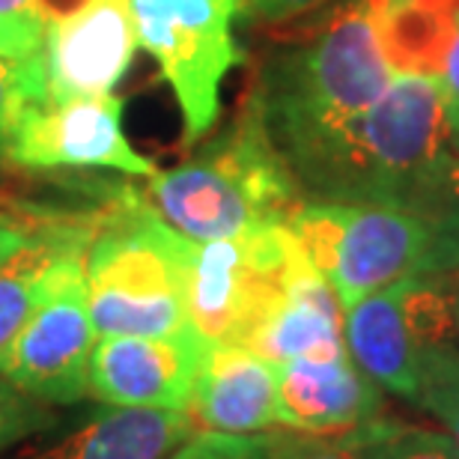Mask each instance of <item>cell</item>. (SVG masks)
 <instances>
[{"mask_svg": "<svg viewBox=\"0 0 459 459\" xmlns=\"http://www.w3.org/2000/svg\"><path fill=\"white\" fill-rule=\"evenodd\" d=\"M269 459H361L358 429L332 436L296 433V429L269 433Z\"/></svg>", "mask_w": 459, "mask_h": 459, "instance_id": "cell-24", "label": "cell"}, {"mask_svg": "<svg viewBox=\"0 0 459 459\" xmlns=\"http://www.w3.org/2000/svg\"><path fill=\"white\" fill-rule=\"evenodd\" d=\"M382 388L349 355L278 364V424L296 433H349L379 418Z\"/></svg>", "mask_w": 459, "mask_h": 459, "instance_id": "cell-14", "label": "cell"}, {"mask_svg": "<svg viewBox=\"0 0 459 459\" xmlns=\"http://www.w3.org/2000/svg\"><path fill=\"white\" fill-rule=\"evenodd\" d=\"M456 332V296L438 274H411L346 307V349L361 373L382 391L418 400L420 355L451 343Z\"/></svg>", "mask_w": 459, "mask_h": 459, "instance_id": "cell-8", "label": "cell"}, {"mask_svg": "<svg viewBox=\"0 0 459 459\" xmlns=\"http://www.w3.org/2000/svg\"><path fill=\"white\" fill-rule=\"evenodd\" d=\"M93 227H48L33 233L30 245L0 265V367L45 299L81 269Z\"/></svg>", "mask_w": 459, "mask_h": 459, "instance_id": "cell-17", "label": "cell"}, {"mask_svg": "<svg viewBox=\"0 0 459 459\" xmlns=\"http://www.w3.org/2000/svg\"><path fill=\"white\" fill-rule=\"evenodd\" d=\"M60 420L54 406L24 394L0 373V456L36 436L51 433L54 427H60Z\"/></svg>", "mask_w": 459, "mask_h": 459, "instance_id": "cell-22", "label": "cell"}, {"mask_svg": "<svg viewBox=\"0 0 459 459\" xmlns=\"http://www.w3.org/2000/svg\"><path fill=\"white\" fill-rule=\"evenodd\" d=\"M13 78H9V69L6 63L0 60V155L6 152V143H9V123H13Z\"/></svg>", "mask_w": 459, "mask_h": 459, "instance_id": "cell-29", "label": "cell"}, {"mask_svg": "<svg viewBox=\"0 0 459 459\" xmlns=\"http://www.w3.org/2000/svg\"><path fill=\"white\" fill-rule=\"evenodd\" d=\"M394 81L373 0H343L314 30L263 63L251 102L283 161L367 111Z\"/></svg>", "mask_w": 459, "mask_h": 459, "instance_id": "cell-2", "label": "cell"}, {"mask_svg": "<svg viewBox=\"0 0 459 459\" xmlns=\"http://www.w3.org/2000/svg\"><path fill=\"white\" fill-rule=\"evenodd\" d=\"M373 15L394 75H442L459 36V0H373Z\"/></svg>", "mask_w": 459, "mask_h": 459, "instance_id": "cell-18", "label": "cell"}, {"mask_svg": "<svg viewBox=\"0 0 459 459\" xmlns=\"http://www.w3.org/2000/svg\"><path fill=\"white\" fill-rule=\"evenodd\" d=\"M146 200L191 242H215L290 224L305 204V191L272 143L256 108L247 102L186 164L150 177Z\"/></svg>", "mask_w": 459, "mask_h": 459, "instance_id": "cell-4", "label": "cell"}, {"mask_svg": "<svg viewBox=\"0 0 459 459\" xmlns=\"http://www.w3.org/2000/svg\"><path fill=\"white\" fill-rule=\"evenodd\" d=\"M4 155L27 170L105 168L146 179L159 173L146 155L128 143L123 102L111 93L72 102H51L45 93L15 96Z\"/></svg>", "mask_w": 459, "mask_h": 459, "instance_id": "cell-9", "label": "cell"}, {"mask_svg": "<svg viewBox=\"0 0 459 459\" xmlns=\"http://www.w3.org/2000/svg\"><path fill=\"white\" fill-rule=\"evenodd\" d=\"M168 459H269V436L197 433Z\"/></svg>", "mask_w": 459, "mask_h": 459, "instance_id": "cell-25", "label": "cell"}, {"mask_svg": "<svg viewBox=\"0 0 459 459\" xmlns=\"http://www.w3.org/2000/svg\"><path fill=\"white\" fill-rule=\"evenodd\" d=\"M415 215L427 224L429 236L424 274L459 272V152L451 155L429 182Z\"/></svg>", "mask_w": 459, "mask_h": 459, "instance_id": "cell-19", "label": "cell"}, {"mask_svg": "<svg viewBox=\"0 0 459 459\" xmlns=\"http://www.w3.org/2000/svg\"><path fill=\"white\" fill-rule=\"evenodd\" d=\"M33 238V230L27 224L9 221V218H0V265L13 260L15 254H22Z\"/></svg>", "mask_w": 459, "mask_h": 459, "instance_id": "cell-28", "label": "cell"}, {"mask_svg": "<svg viewBox=\"0 0 459 459\" xmlns=\"http://www.w3.org/2000/svg\"><path fill=\"white\" fill-rule=\"evenodd\" d=\"M325 4L328 0H242L238 15L260 18V22H290V18H299Z\"/></svg>", "mask_w": 459, "mask_h": 459, "instance_id": "cell-26", "label": "cell"}, {"mask_svg": "<svg viewBox=\"0 0 459 459\" xmlns=\"http://www.w3.org/2000/svg\"><path fill=\"white\" fill-rule=\"evenodd\" d=\"M137 48L159 63L177 96L186 141H200L221 117V87L245 60L233 39L236 0H132Z\"/></svg>", "mask_w": 459, "mask_h": 459, "instance_id": "cell-7", "label": "cell"}, {"mask_svg": "<svg viewBox=\"0 0 459 459\" xmlns=\"http://www.w3.org/2000/svg\"><path fill=\"white\" fill-rule=\"evenodd\" d=\"M307 260L290 224L197 242L188 269V316L206 343L247 346L256 325Z\"/></svg>", "mask_w": 459, "mask_h": 459, "instance_id": "cell-6", "label": "cell"}, {"mask_svg": "<svg viewBox=\"0 0 459 459\" xmlns=\"http://www.w3.org/2000/svg\"><path fill=\"white\" fill-rule=\"evenodd\" d=\"M197 242L173 230L132 186L90 233L84 278L99 337L191 334L188 269Z\"/></svg>", "mask_w": 459, "mask_h": 459, "instance_id": "cell-3", "label": "cell"}, {"mask_svg": "<svg viewBox=\"0 0 459 459\" xmlns=\"http://www.w3.org/2000/svg\"><path fill=\"white\" fill-rule=\"evenodd\" d=\"M456 328H459V296H456Z\"/></svg>", "mask_w": 459, "mask_h": 459, "instance_id": "cell-30", "label": "cell"}, {"mask_svg": "<svg viewBox=\"0 0 459 459\" xmlns=\"http://www.w3.org/2000/svg\"><path fill=\"white\" fill-rule=\"evenodd\" d=\"M188 415L200 433L263 436L278 424V364L236 343H209Z\"/></svg>", "mask_w": 459, "mask_h": 459, "instance_id": "cell-13", "label": "cell"}, {"mask_svg": "<svg viewBox=\"0 0 459 459\" xmlns=\"http://www.w3.org/2000/svg\"><path fill=\"white\" fill-rule=\"evenodd\" d=\"M93 346L96 325L81 265L27 319L0 373L48 406H75L90 397Z\"/></svg>", "mask_w": 459, "mask_h": 459, "instance_id": "cell-11", "label": "cell"}, {"mask_svg": "<svg viewBox=\"0 0 459 459\" xmlns=\"http://www.w3.org/2000/svg\"><path fill=\"white\" fill-rule=\"evenodd\" d=\"M247 349L274 364H287L296 358L349 355L346 310L310 260L296 269L287 292L256 325Z\"/></svg>", "mask_w": 459, "mask_h": 459, "instance_id": "cell-16", "label": "cell"}, {"mask_svg": "<svg viewBox=\"0 0 459 459\" xmlns=\"http://www.w3.org/2000/svg\"><path fill=\"white\" fill-rule=\"evenodd\" d=\"M290 230L343 310L376 290L424 274L427 224L406 209L305 200Z\"/></svg>", "mask_w": 459, "mask_h": 459, "instance_id": "cell-5", "label": "cell"}, {"mask_svg": "<svg viewBox=\"0 0 459 459\" xmlns=\"http://www.w3.org/2000/svg\"><path fill=\"white\" fill-rule=\"evenodd\" d=\"M206 346L197 332L182 337H102L90 355V397L99 406L117 409L188 411Z\"/></svg>", "mask_w": 459, "mask_h": 459, "instance_id": "cell-12", "label": "cell"}, {"mask_svg": "<svg viewBox=\"0 0 459 459\" xmlns=\"http://www.w3.org/2000/svg\"><path fill=\"white\" fill-rule=\"evenodd\" d=\"M361 459H459V447L445 433L424 427L391 424L376 418L358 427Z\"/></svg>", "mask_w": 459, "mask_h": 459, "instance_id": "cell-21", "label": "cell"}, {"mask_svg": "<svg viewBox=\"0 0 459 459\" xmlns=\"http://www.w3.org/2000/svg\"><path fill=\"white\" fill-rule=\"evenodd\" d=\"M42 72L51 102L108 96L137 51L132 0H39Z\"/></svg>", "mask_w": 459, "mask_h": 459, "instance_id": "cell-10", "label": "cell"}, {"mask_svg": "<svg viewBox=\"0 0 459 459\" xmlns=\"http://www.w3.org/2000/svg\"><path fill=\"white\" fill-rule=\"evenodd\" d=\"M415 406L429 411L459 447V349L454 343H438L420 355Z\"/></svg>", "mask_w": 459, "mask_h": 459, "instance_id": "cell-20", "label": "cell"}, {"mask_svg": "<svg viewBox=\"0 0 459 459\" xmlns=\"http://www.w3.org/2000/svg\"><path fill=\"white\" fill-rule=\"evenodd\" d=\"M236 6H238V13H242V0H236Z\"/></svg>", "mask_w": 459, "mask_h": 459, "instance_id": "cell-31", "label": "cell"}, {"mask_svg": "<svg viewBox=\"0 0 459 459\" xmlns=\"http://www.w3.org/2000/svg\"><path fill=\"white\" fill-rule=\"evenodd\" d=\"M451 155L442 78L394 75L367 111L301 152L290 170L314 200L415 212Z\"/></svg>", "mask_w": 459, "mask_h": 459, "instance_id": "cell-1", "label": "cell"}, {"mask_svg": "<svg viewBox=\"0 0 459 459\" xmlns=\"http://www.w3.org/2000/svg\"><path fill=\"white\" fill-rule=\"evenodd\" d=\"M45 24L39 0H0V60L6 69L42 60Z\"/></svg>", "mask_w": 459, "mask_h": 459, "instance_id": "cell-23", "label": "cell"}, {"mask_svg": "<svg viewBox=\"0 0 459 459\" xmlns=\"http://www.w3.org/2000/svg\"><path fill=\"white\" fill-rule=\"evenodd\" d=\"M197 433L182 409L102 406L63 436H45L6 459H168Z\"/></svg>", "mask_w": 459, "mask_h": 459, "instance_id": "cell-15", "label": "cell"}, {"mask_svg": "<svg viewBox=\"0 0 459 459\" xmlns=\"http://www.w3.org/2000/svg\"><path fill=\"white\" fill-rule=\"evenodd\" d=\"M442 96H445V114H447V128H451V150L459 152V36L451 45V54L445 60L442 69Z\"/></svg>", "mask_w": 459, "mask_h": 459, "instance_id": "cell-27", "label": "cell"}]
</instances>
